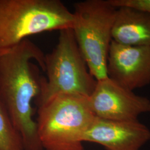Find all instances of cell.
<instances>
[{
  "label": "cell",
  "instance_id": "obj_1",
  "mask_svg": "<svg viewBox=\"0 0 150 150\" xmlns=\"http://www.w3.org/2000/svg\"><path fill=\"white\" fill-rule=\"evenodd\" d=\"M45 54L28 38L0 52V102L21 136L25 150H43L33 118L32 101L39 96Z\"/></svg>",
  "mask_w": 150,
  "mask_h": 150
},
{
  "label": "cell",
  "instance_id": "obj_2",
  "mask_svg": "<svg viewBox=\"0 0 150 150\" xmlns=\"http://www.w3.org/2000/svg\"><path fill=\"white\" fill-rule=\"evenodd\" d=\"M38 136L43 150H85L83 137L95 116L88 97H54L38 107Z\"/></svg>",
  "mask_w": 150,
  "mask_h": 150
},
{
  "label": "cell",
  "instance_id": "obj_3",
  "mask_svg": "<svg viewBox=\"0 0 150 150\" xmlns=\"http://www.w3.org/2000/svg\"><path fill=\"white\" fill-rule=\"evenodd\" d=\"M73 21L59 0H0V52L30 36L72 28Z\"/></svg>",
  "mask_w": 150,
  "mask_h": 150
},
{
  "label": "cell",
  "instance_id": "obj_4",
  "mask_svg": "<svg viewBox=\"0 0 150 150\" xmlns=\"http://www.w3.org/2000/svg\"><path fill=\"white\" fill-rule=\"evenodd\" d=\"M58 42L45 54L41 92L36 99L38 107L54 97L73 95L88 97L97 80L91 75L77 43L72 28L59 31Z\"/></svg>",
  "mask_w": 150,
  "mask_h": 150
},
{
  "label": "cell",
  "instance_id": "obj_5",
  "mask_svg": "<svg viewBox=\"0 0 150 150\" xmlns=\"http://www.w3.org/2000/svg\"><path fill=\"white\" fill-rule=\"evenodd\" d=\"M72 29L91 75L108 77V54L117 8L109 0H86L74 4Z\"/></svg>",
  "mask_w": 150,
  "mask_h": 150
},
{
  "label": "cell",
  "instance_id": "obj_6",
  "mask_svg": "<svg viewBox=\"0 0 150 150\" xmlns=\"http://www.w3.org/2000/svg\"><path fill=\"white\" fill-rule=\"evenodd\" d=\"M88 102L95 117L113 121H136L150 112V100L121 86L108 77L97 81Z\"/></svg>",
  "mask_w": 150,
  "mask_h": 150
},
{
  "label": "cell",
  "instance_id": "obj_7",
  "mask_svg": "<svg viewBox=\"0 0 150 150\" xmlns=\"http://www.w3.org/2000/svg\"><path fill=\"white\" fill-rule=\"evenodd\" d=\"M107 76L129 90L150 83V46H129L112 40L108 54Z\"/></svg>",
  "mask_w": 150,
  "mask_h": 150
},
{
  "label": "cell",
  "instance_id": "obj_8",
  "mask_svg": "<svg viewBox=\"0 0 150 150\" xmlns=\"http://www.w3.org/2000/svg\"><path fill=\"white\" fill-rule=\"evenodd\" d=\"M150 139V131L136 121H113L95 117L83 142L101 145L107 150H139Z\"/></svg>",
  "mask_w": 150,
  "mask_h": 150
},
{
  "label": "cell",
  "instance_id": "obj_9",
  "mask_svg": "<svg viewBox=\"0 0 150 150\" xmlns=\"http://www.w3.org/2000/svg\"><path fill=\"white\" fill-rule=\"evenodd\" d=\"M112 39L129 46H150V13L127 7L117 8Z\"/></svg>",
  "mask_w": 150,
  "mask_h": 150
},
{
  "label": "cell",
  "instance_id": "obj_10",
  "mask_svg": "<svg viewBox=\"0 0 150 150\" xmlns=\"http://www.w3.org/2000/svg\"><path fill=\"white\" fill-rule=\"evenodd\" d=\"M0 150H25L21 135L1 102Z\"/></svg>",
  "mask_w": 150,
  "mask_h": 150
},
{
  "label": "cell",
  "instance_id": "obj_11",
  "mask_svg": "<svg viewBox=\"0 0 150 150\" xmlns=\"http://www.w3.org/2000/svg\"><path fill=\"white\" fill-rule=\"evenodd\" d=\"M116 8L127 7L150 13V0H109Z\"/></svg>",
  "mask_w": 150,
  "mask_h": 150
}]
</instances>
